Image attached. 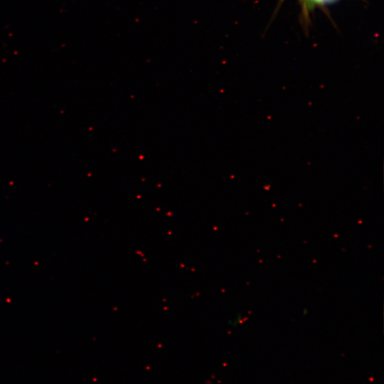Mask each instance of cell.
<instances>
[{
    "instance_id": "1",
    "label": "cell",
    "mask_w": 384,
    "mask_h": 384,
    "mask_svg": "<svg viewBox=\"0 0 384 384\" xmlns=\"http://www.w3.org/2000/svg\"><path fill=\"white\" fill-rule=\"evenodd\" d=\"M314 1H318V2H322V1H327L329 0H313Z\"/></svg>"
}]
</instances>
